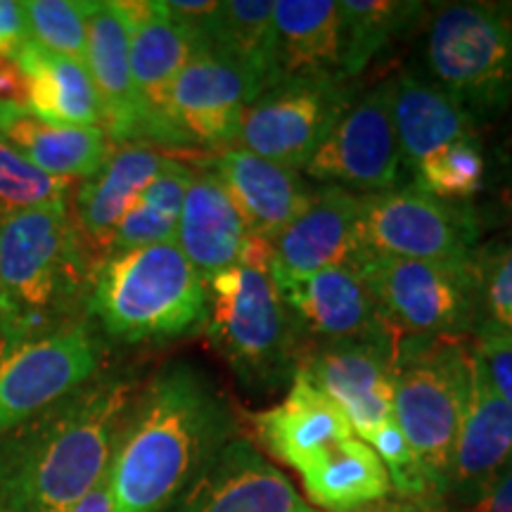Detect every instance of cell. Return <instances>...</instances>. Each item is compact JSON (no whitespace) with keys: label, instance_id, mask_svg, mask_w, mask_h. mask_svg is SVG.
<instances>
[{"label":"cell","instance_id":"2","mask_svg":"<svg viewBox=\"0 0 512 512\" xmlns=\"http://www.w3.org/2000/svg\"><path fill=\"white\" fill-rule=\"evenodd\" d=\"M136 384L93 377L0 432V501L10 512H72L107 475Z\"/></svg>","mask_w":512,"mask_h":512},{"label":"cell","instance_id":"3","mask_svg":"<svg viewBox=\"0 0 512 512\" xmlns=\"http://www.w3.org/2000/svg\"><path fill=\"white\" fill-rule=\"evenodd\" d=\"M93 261L72 209L19 211L0 219V337L27 342L79 323Z\"/></svg>","mask_w":512,"mask_h":512},{"label":"cell","instance_id":"16","mask_svg":"<svg viewBox=\"0 0 512 512\" xmlns=\"http://www.w3.org/2000/svg\"><path fill=\"white\" fill-rule=\"evenodd\" d=\"M273 280L302 335L323 344L396 335L358 256L349 264L325 268L306 278Z\"/></svg>","mask_w":512,"mask_h":512},{"label":"cell","instance_id":"17","mask_svg":"<svg viewBox=\"0 0 512 512\" xmlns=\"http://www.w3.org/2000/svg\"><path fill=\"white\" fill-rule=\"evenodd\" d=\"M166 512H316L252 441L235 437Z\"/></svg>","mask_w":512,"mask_h":512},{"label":"cell","instance_id":"13","mask_svg":"<svg viewBox=\"0 0 512 512\" xmlns=\"http://www.w3.org/2000/svg\"><path fill=\"white\" fill-rule=\"evenodd\" d=\"M401 337L382 335L320 344L302 356L299 368L347 415L351 430L366 441L394 420L396 351Z\"/></svg>","mask_w":512,"mask_h":512},{"label":"cell","instance_id":"34","mask_svg":"<svg viewBox=\"0 0 512 512\" xmlns=\"http://www.w3.org/2000/svg\"><path fill=\"white\" fill-rule=\"evenodd\" d=\"M29 38L48 53L83 62L88 41V0H27Z\"/></svg>","mask_w":512,"mask_h":512},{"label":"cell","instance_id":"37","mask_svg":"<svg viewBox=\"0 0 512 512\" xmlns=\"http://www.w3.org/2000/svg\"><path fill=\"white\" fill-rule=\"evenodd\" d=\"M178 221L166 219L152 207L140 200L121 216L117 228L112 230L110 240H107L105 256L128 252V249H140L150 245H162V242H176Z\"/></svg>","mask_w":512,"mask_h":512},{"label":"cell","instance_id":"35","mask_svg":"<svg viewBox=\"0 0 512 512\" xmlns=\"http://www.w3.org/2000/svg\"><path fill=\"white\" fill-rule=\"evenodd\" d=\"M475 266V320L479 335L512 332V242L494 247Z\"/></svg>","mask_w":512,"mask_h":512},{"label":"cell","instance_id":"21","mask_svg":"<svg viewBox=\"0 0 512 512\" xmlns=\"http://www.w3.org/2000/svg\"><path fill=\"white\" fill-rule=\"evenodd\" d=\"M512 465V408L494 392L472 351L470 389L460 432L453 448L446 496L458 505L477 498L494 479Z\"/></svg>","mask_w":512,"mask_h":512},{"label":"cell","instance_id":"26","mask_svg":"<svg viewBox=\"0 0 512 512\" xmlns=\"http://www.w3.org/2000/svg\"><path fill=\"white\" fill-rule=\"evenodd\" d=\"M392 119L403 164L415 171L456 140L477 138V121L437 83L401 72L392 79Z\"/></svg>","mask_w":512,"mask_h":512},{"label":"cell","instance_id":"40","mask_svg":"<svg viewBox=\"0 0 512 512\" xmlns=\"http://www.w3.org/2000/svg\"><path fill=\"white\" fill-rule=\"evenodd\" d=\"M29 112V76L17 55H0V119Z\"/></svg>","mask_w":512,"mask_h":512},{"label":"cell","instance_id":"24","mask_svg":"<svg viewBox=\"0 0 512 512\" xmlns=\"http://www.w3.org/2000/svg\"><path fill=\"white\" fill-rule=\"evenodd\" d=\"M169 162L171 157L157 147L124 143L114 147L98 174L81 181L69 209H74V223L88 249H100L105 254L107 240L121 216L138 202L143 190L162 174Z\"/></svg>","mask_w":512,"mask_h":512},{"label":"cell","instance_id":"42","mask_svg":"<svg viewBox=\"0 0 512 512\" xmlns=\"http://www.w3.org/2000/svg\"><path fill=\"white\" fill-rule=\"evenodd\" d=\"M458 512H512V465L486 486L477 498L460 505Z\"/></svg>","mask_w":512,"mask_h":512},{"label":"cell","instance_id":"20","mask_svg":"<svg viewBox=\"0 0 512 512\" xmlns=\"http://www.w3.org/2000/svg\"><path fill=\"white\" fill-rule=\"evenodd\" d=\"M252 422L266 451L280 463L294 467L299 475L339 444L356 437L347 415L302 370L294 373L285 399L268 411L252 415Z\"/></svg>","mask_w":512,"mask_h":512},{"label":"cell","instance_id":"9","mask_svg":"<svg viewBox=\"0 0 512 512\" xmlns=\"http://www.w3.org/2000/svg\"><path fill=\"white\" fill-rule=\"evenodd\" d=\"M361 252L411 261L458 264L472 259L477 238L475 214L418 185H399L363 195Z\"/></svg>","mask_w":512,"mask_h":512},{"label":"cell","instance_id":"32","mask_svg":"<svg viewBox=\"0 0 512 512\" xmlns=\"http://www.w3.org/2000/svg\"><path fill=\"white\" fill-rule=\"evenodd\" d=\"M72 181L48 176L0 133V219L19 211L67 209Z\"/></svg>","mask_w":512,"mask_h":512},{"label":"cell","instance_id":"43","mask_svg":"<svg viewBox=\"0 0 512 512\" xmlns=\"http://www.w3.org/2000/svg\"><path fill=\"white\" fill-rule=\"evenodd\" d=\"M72 512H112V494H110V470L95 484V489Z\"/></svg>","mask_w":512,"mask_h":512},{"label":"cell","instance_id":"39","mask_svg":"<svg viewBox=\"0 0 512 512\" xmlns=\"http://www.w3.org/2000/svg\"><path fill=\"white\" fill-rule=\"evenodd\" d=\"M475 356L482 363L486 380L494 392L512 408V337L510 335H479Z\"/></svg>","mask_w":512,"mask_h":512},{"label":"cell","instance_id":"18","mask_svg":"<svg viewBox=\"0 0 512 512\" xmlns=\"http://www.w3.org/2000/svg\"><path fill=\"white\" fill-rule=\"evenodd\" d=\"M363 195L339 185H320L311 204L280 230L271 245L273 278H306L342 266L361 254Z\"/></svg>","mask_w":512,"mask_h":512},{"label":"cell","instance_id":"29","mask_svg":"<svg viewBox=\"0 0 512 512\" xmlns=\"http://www.w3.org/2000/svg\"><path fill=\"white\" fill-rule=\"evenodd\" d=\"M309 498L328 512H349L392 494L387 470L366 441L351 437L302 472Z\"/></svg>","mask_w":512,"mask_h":512},{"label":"cell","instance_id":"30","mask_svg":"<svg viewBox=\"0 0 512 512\" xmlns=\"http://www.w3.org/2000/svg\"><path fill=\"white\" fill-rule=\"evenodd\" d=\"M275 0H226L219 3L202 41L238 62L261 93L275 83Z\"/></svg>","mask_w":512,"mask_h":512},{"label":"cell","instance_id":"19","mask_svg":"<svg viewBox=\"0 0 512 512\" xmlns=\"http://www.w3.org/2000/svg\"><path fill=\"white\" fill-rule=\"evenodd\" d=\"M131 31L121 3L88 0L86 64L98 93L102 128L112 143H145V121L131 76ZM147 145V143H145Z\"/></svg>","mask_w":512,"mask_h":512},{"label":"cell","instance_id":"46","mask_svg":"<svg viewBox=\"0 0 512 512\" xmlns=\"http://www.w3.org/2000/svg\"><path fill=\"white\" fill-rule=\"evenodd\" d=\"M0 512H10L8 508H5V503H3V501H0Z\"/></svg>","mask_w":512,"mask_h":512},{"label":"cell","instance_id":"1","mask_svg":"<svg viewBox=\"0 0 512 512\" xmlns=\"http://www.w3.org/2000/svg\"><path fill=\"white\" fill-rule=\"evenodd\" d=\"M233 439V408L202 368L185 361L159 368L121 425L112 512H166Z\"/></svg>","mask_w":512,"mask_h":512},{"label":"cell","instance_id":"7","mask_svg":"<svg viewBox=\"0 0 512 512\" xmlns=\"http://www.w3.org/2000/svg\"><path fill=\"white\" fill-rule=\"evenodd\" d=\"M425 62L475 121L496 117L512 102V17L503 5H441L427 27Z\"/></svg>","mask_w":512,"mask_h":512},{"label":"cell","instance_id":"8","mask_svg":"<svg viewBox=\"0 0 512 512\" xmlns=\"http://www.w3.org/2000/svg\"><path fill=\"white\" fill-rule=\"evenodd\" d=\"M358 261L399 337H451L475 323L472 259L441 264L361 252Z\"/></svg>","mask_w":512,"mask_h":512},{"label":"cell","instance_id":"50","mask_svg":"<svg viewBox=\"0 0 512 512\" xmlns=\"http://www.w3.org/2000/svg\"><path fill=\"white\" fill-rule=\"evenodd\" d=\"M510 143H512V140H510Z\"/></svg>","mask_w":512,"mask_h":512},{"label":"cell","instance_id":"45","mask_svg":"<svg viewBox=\"0 0 512 512\" xmlns=\"http://www.w3.org/2000/svg\"><path fill=\"white\" fill-rule=\"evenodd\" d=\"M503 10H505V12H508V15L512 17V3H503Z\"/></svg>","mask_w":512,"mask_h":512},{"label":"cell","instance_id":"14","mask_svg":"<svg viewBox=\"0 0 512 512\" xmlns=\"http://www.w3.org/2000/svg\"><path fill=\"white\" fill-rule=\"evenodd\" d=\"M131 31V76L145 121V143L183 147L171 121V88L192 55L204 46L166 3H121Z\"/></svg>","mask_w":512,"mask_h":512},{"label":"cell","instance_id":"41","mask_svg":"<svg viewBox=\"0 0 512 512\" xmlns=\"http://www.w3.org/2000/svg\"><path fill=\"white\" fill-rule=\"evenodd\" d=\"M27 41L24 5L17 0H0V55H17Z\"/></svg>","mask_w":512,"mask_h":512},{"label":"cell","instance_id":"49","mask_svg":"<svg viewBox=\"0 0 512 512\" xmlns=\"http://www.w3.org/2000/svg\"><path fill=\"white\" fill-rule=\"evenodd\" d=\"M510 337H512V332H510Z\"/></svg>","mask_w":512,"mask_h":512},{"label":"cell","instance_id":"48","mask_svg":"<svg viewBox=\"0 0 512 512\" xmlns=\"http://www.w3.org/2000/svg\"><path fill=\"white\" fill-rule=\"evenodd\" d=\"M0 342H5V339H3V337H0Z\"/></svg>","mask_w":512,"mask_h":512},{"label":"cell","instance_id":"10","mask_svg":"<svg viewBox=\"0 0 512 512\" xmlns=\"http://www.w3.org/2000/svg\"><path fill=\"white\" fill-rule=\"evenodd\" d=\"M100 339L88 320L27 342H0V432L98 377Z\"/></svg>","mask_w":512,"mask_h":512},{"label":"cell","instance_id":"47","mask_svg":"<svg viewBox=\"0 0 512 512\" xmlns=\"http://www.w3.org/2000/svg\"><path fill=\"white\" fill-rule=\"evenodd\" d=\"M0 309H3V292H0Z\"/></svg>","mask_w":512,"mask_h":512},{"label":"cell","instance_id":"11","mask_svg":"<svg viewBox=\"0 0 512 512\" xmlns=\"http://www.w3.org/2000/svg\"><path fill=\"white\" fill-rule=\"evenodd\" d=\"M349 105L351 91L339 79L273 83L247 107L238 147L292 171H304Z\"/></svg>","mask_w":512,"mask_h":512},{"label":"cell","instance_id":"5","mask_svg":"<svg viewBox=\"0 0 512 512\" xmlns=\"http://www.w3.org/2000/svg\"><path fill=\"white\" fill-rule=\"evenodd\" d=\"M88 313L119 342L174 339L207 320V283L176 242L107 254L93 266Z\"/></svg>","mask_w":512,"mask_h":512},{"label":"cell","instance_id":"28","mask_svg":"<svg viewBox=\"0 0 512 512\" xmlns=\"http://www.w3.org/2000/svg\"><path fill=\"white\" fill-rule=\"evenodd\" d=\"M17 60L29 76V112L48 124L102 126L100 102L86 64L48 53L34 41L19 48Z\"/></svg>","mask_w":512,"mask_h":512},{"label":"cell","instance_id":"31","mask_svg":"<svg viewBox=\"0 0 512 512\" xmlns=\"http://www.w3.org/2000/svg\"><path fill=\"white\" fill-rule=\"evenodd\" d=\"M337 5L342 19V81L361 74L422 12V3L401 0H342Z\"/></svg>","mask_w":512,"mask_h":512},{"label":"cell","instance_id":"15","mask_svg":"<svg viewBox=\"0 0 512 512\" xmlns=\"http://www.w3.org/2000/svg\"><path fill=\"white\" fill-rule=\"evenodd\" d=\"M259 95V83L238 62L204 43L171 88V121L183 147H233L242 117Z\"/></svg>","mask_w":512,"mask_h":512},{"label":"cell","instance_id":"44","mask_svg":"<svg viewBox=\"0 0 512 512\" xmlns=\"http://www.w3.org/2000/svg\"><path fill=\"white\" fill-rule=\"evenodd\" d=\"M349 512H439V510L432 508V505H425L418 501H403V498L389 501V498H384V501H380V503L363 505V508L349 510Z\"/></svg>","mask_w":512,"mask_h":512},{"label":"cell","instance_id":"6","mask_svg":"<svg viewBox=\"0 0 512 512\" xmlns=\"http://www.w3.org/2000/svg\"><path fill=\"white\" fill-rule=\"evenodd\" d=\"M472 349L451 337H401L394 420L411 446L434 501H444L453 448L470 389Z\"/></svg>","mask_w":512,"mask_h":512},{"label":"cell","instance_id":"27","mask_svg":"<svg viewBox=\"0 0 512 512\" xmlns=\"http://www.w3.org/2000/svg\"><path fill=\"white\" fill-rule=\"evenodd\" d=\"M0 133L48 176L72 183L98 174L114 150L102 126L48 124L31 112L0 119Z\"/></svg>","mask_w":512,"mask_h":512},{"label":"cell","instance_id":"12","mask_svg":"<svg viewBox=\"0 0 512 512\" xmlns=\"http://www.w3.org/2000/svg\"><path fill=\"white\" fill-rule=\"evenodd\" d=\"M403 166L387 81L349 105L304 171L323 185L375 195L399 188Z\"/></svg>","mask_w":512,"mask_h":512},{"label":"cell","instance_id":"33","mask_svg":"<svg viewBox=\"0 0 512 512\" xmlns=\"http://www.w3.org/2000/svg\"><path fill=\"white\" fill-rule=\"evenodd\" d=\"M415 174V185L439 200L465 204L484 188L486 159L477 138L456 140L427 157Z\"/></svg>","mask_w":512,"mask_h":512},{"label":"cell","instance_id":"36","mask_svg":"<svg viewBox=\"0 0 512 512\" xmlns=\"http://www.w3.org/2000/svg\"><path fill=\"white\" fill-rule=\"evenodd\" d=\"M366 444L377 453L382 460L384 470H387L392 489L399 494L403 501H418L425 505L437 508L430 484H427L425 475H422L418 460H415L411 446H408L406 437L396 425V420H389L380 430H375L366 439Z\"/></svg>","mask_w":512,"mask_h":512},{"label":"cell","instance_id":"25","mask_svg":"<svg viewBox=\"0 0 512 512\" xmlns=\"http://www.w3.org/2000/svg\"><path fill=\"white\" fill-rule=\"evenodd\" d=\"M273 24L275 83L339 79L342 19L335 0H275Z\"/></svg>","mask_w":512,"mask_h":512},{"label":"cell","instance_id":"38","mask_svg":"<svg viewBox=\"0 0 512 512\" xmlns=\"http://www.w3.org/2000/svg\"><path fill=\"white\" fill-rule=\"evenodd\" d=\"M192 174H195V171H192L188 164L171 159V162L164 166L162 174H159L155 181L143 190L140 200H143L147 207H152L155 211H159V214H164L166 219L178 221V216H181V209H183L185 192H188V185L192 181Z\"/></svg>","mask_w":512,"mask_h":512},{"label":"cell","instance_id":"23","mask_svg":"<svg viewBox=\"0 0 512 512\" xmlns=\"http://www.w3.org/2000/svg\"><path fill=\"white\" fill-rule=\"evenodd\" d=\"M249 240L245 219L214 171H195L178 216L176 245L204 283L238 266Z\"/></svg>","mask_w":512,"mask_h":512},{"label":"cell","instance_id":"22","mask_svg":"<svg viewBox=\"0 0 512 512\" xmlns=\"http://www.w3.org/2000/svg\"><path fill=\"white\" fill-rule=\"evenodd\" d=\"M254 238L271 242L311 204L313 190L299 171L256 157L242 147H228L211 162Z\"/></svg>","mask_w":512,"mask_h":512},{"label":"cell","instance_id":"4","mask_svg":"<svg viewBox=\"0 0 512 512\" xmlns=\"http://www.w3.org/2000/svg\"><path fill=\"white\" fill-rule=\"evenodd\" d=\"M207 335L249 389H275L302 361L292 311L271 273V245L254 238L240 264L207 283Z\"/></svg>","mask_w":512,"mask_h":512}]
</instances>
